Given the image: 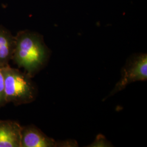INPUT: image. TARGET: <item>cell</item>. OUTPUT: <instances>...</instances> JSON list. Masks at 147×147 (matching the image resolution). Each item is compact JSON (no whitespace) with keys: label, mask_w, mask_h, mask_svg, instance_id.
<instances>
[{"label":"cell","mask_w":147,"mask_h":147,"mask_svg":"<svg viewBox=\"0 0 147 147\" xmlns=\"http://www.w3.org/2000/svg\"><path fill=\"white\" fill-rule=\"evenodd\" d=\"M112 146L110 142L108 141L105 137L102 135H98L94 142L89 147H110Z\"/></svg>","instance_id":"7"},{"label":"cell","mask_w":147,"mask_h":147,"mask_svg":"<svg viewBox=\"0 0 147 147\" xmlns=\"http://www.w3.org/2000/svg\"><path fill=\"white\" fill-rule=\"evenodd\" d=\"M15 47V36L4 27L0 26V67L9 65Z\"/></svg>","instance_id":"6"},{"label":"cell","mask_w":147,"mask_h":147,"mask_svg":"<svg viewBox=\"0 0 147 147\" xmlns=\"http://www.w3.org/2000/svg\"><path fill=\"white\" fill-rule=\"evenodd\" d=\"M74 140L56 141L33 125L22 127L21 147H77Z\"/></svg>","instance_id":"4"},{"label":"cell","mask_w":147,"mask_h":147,"mask_svg":"<svg viewBox=\"0 0 147 147\" xmlns=\"http://www.w3.org/2000/svg\"><path fill=\"white\" fill-rule=\"evenodd\" d=\"M6 104L16 106L31 103L36 99L38 90L32 78L25 71L9 65L2 67Z\"/></svg>","instance_id":"2"},{"label":"cell","mask_w":147,"mask_h":147,"mask_svg":"<svg viewBox=\"0 0 147 147\" xmlns=\"http://www.w3.org/2000/svg\"><path fill=\"white\" fill-rule=\"evenodd\" d=\"M1 69L2 68L0 67V107L6 104L5 94L4 78Z\"/></svg>","instance_id":"8"},{"label":"cell","mask_w":147,"mask_h":147,"mask_svg":"<svg viewBox=\"0 0 147 147\" xmlns=\"http://www.w3.org/2000/svg\"><path fill=\"white\" fill-rule=\"evenodd\" d=\"M147 79V54L134 55L127 59L121 71V80L116 84L110 95L124 89L128 84Z\"/></svg>","instance_id":"3"},{"label":"cell","mask_w":147,"mask_h":147,"mask_svg":"<svg viewBox=\"0 0 147 147\" xmlns=\"http://www.w3.org/2000/svg\"><path fill=\"white\" fill-rule=\"evenodd\" d=\"M22 129L16 121L0 120V147H21Z\"/></svg>","instance_id":"5"},{"label":"cell","mask_w":147,"mask_h":147,"mask_svg":"<svg viewBox=\"0 0 147 147\" xmlns=\"http://www.w3.org/2000/svg\"><path fill=\"white\" fill-rule=\"evenodd\" d=\"M50 50L40 34L25 30L15 36V47L11 61L24 71L34 77L46 65Z\"/></svg>","instance_id":"1"}]
</instances>
